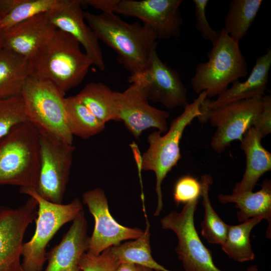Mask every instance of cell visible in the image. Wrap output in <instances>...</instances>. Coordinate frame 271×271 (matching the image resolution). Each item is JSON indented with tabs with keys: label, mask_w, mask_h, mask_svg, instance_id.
<instances>
[{
	"label": "cell",
	"mask_w": 271,
	"mask_h": 271,
	"mask_svg": "<svg viewBox=\"0 0 271 271\" xmlns=\"http://www.w3.org/2000/svg\"><path fill=\"white\" fill-rule=\"evenodd\" d=\"M84 17L98 39L116 53L119 62L130 73L128 80L144 71L157 47L158 38L151 29L137 22L127 23L115 13L85 12Z\"/></svg>",
	"instance_id": "1"
},
{
	"label": "cell",
	"mask_w": 271,
	"mask_h": 271,
	"mask_svg": "<svg viewBox=\"0 0 271 271\" xmlns=\"http://www.w3.org/2000/svg\"><path fill=\"white\" fill-rule=\"evenodd\" d=\"M92 65L80 44L57 29L29 59V77L51 83L64 95L81 83Z\"/></svg>",
	"instance_id": "2"
},
{
	"label": "cell",
	"mask_w": 271,
	"mask_h": 271,
	"mask_svg": "<svg viewBox=\"0 0 271 271\" xmlns=\"http://www.w3.org/2000/svg\"><path fill=\"white\" fill-rule=\"evenodd\" d=\"M40 167L39 132L29 121L0 139V186L36 189Z\"/></svg>",
	"instance_id": "3"
},
{
	"label": "cell",
	"mask_w": 271,
	"mask_h": 271,
	"mask_svg": "<svg viewBox=\"0 0 271 271\" xmlns=\"http://www.w3.org/2000/svg\"><path fill=\"white\" fill-rule=\"evenodd\" d=\"M206 98V92H202L184 107L182 113L172 120L165 134L157 130L148 137L149 148L141 157L138 167L140 171H151L155 174L157 205L154 216H159L163 209L162 183L181 158L180 144L184 130L201 115L200 105Z\"/></svg>",
	"instance_id": "4"
},
{
	"label": "cell",
	"mask_w": 271,
	"mask_h": 271,
	"mask_svg": "<svg viewBox=\"0 0 271 271\" xmlns=\"http://www.w3.org/2000/svg\"><path fill=\"white\" fill-rule=\"evenodd\" d=\"M208 60L195 68L191 84L194 91L207 93V98L217 96L228 85L245 77L247 64L239 42L231 38L223 28L217 40L207 53Z\"/></svg>",
	"instance_id": "5"
},
{
	"label": "cell",
	"mask_w": 271,
	"mask_h": 271,
	"mask_svg": "<svg viewBox=\"0 0 271 271\" xmlns=\"http://www.w3.org/2000/svg\"><path fill=\"white\" fill-rule=\"evenodd\" d=\"M20 192L33 197L38 203L36 229L31 239L24 243L22 267L25 271H42L47 260L48 243L62 226L83 210V206L77 198L67 204L50 202L40 196L35 189H20Z\"/></svg>",
	"instance_id": "6"
},
{
	"label": "cell",
	"mask_w": 271,
	"mask_h": 271,
	"mask_svg": "<svg viewBox=\"0 0 271 271\" xmlns=\"http://www.w3.org/2000/svg\"><path fill=\"white\" fill-rule=\"evenodd\" d=\"M51 83L28 78L22 91L28 120L39 130L72 144L67 124L65 97Z\"/></svg>",
	"instance_id": "7"
},
{
	"label": "cell",
	"mask_w": 271,
	"mask_h": 271,
	"mask_svg": "<svg viewBox=\"0 0 271 271\" xmlns=\"http://www.w3.org/2000/svg\"><path fill=\"white\" fill-rule=\"evenodd\" d=\"M40 167L37 194L50 202L61 204L69 181L75 147L39 130Z\"/></svg>",
	"instance_id": "8"
},
{
	"label": "cell",
	"mask_w": 271,
	"mask_h": 271,
	"mask_svg": "<svg viewBox=\"0 0 271 271\" xmlns=\"http://www.w3.org/2000/svg\"><path fill=\"white\" fill-rule=\"evenodd\" d=\"M263 96L230 102L210 110L197 118L201 123L209 121L216 128L210 142L215 153L223 152L233 141H241L262 110Z\"/></svg>",
	"instance_id": "9"
},
{
	"label": "cell",
	"mask_w": 271,
	"mask_h": 271,
	"mask_svg": "<svg viewBox=\"0 0 271 271\" xmlns=\"http://www.w3.org/2000/svg\"><path fill=\"white\" fill-rule=\"evenodd\" d=\"M198 199L190 201L178 212L173 211L160 221L162 228L173 231L178 243L175 248L185 271H222L213 262L210 250L195 228L194 214Z\"/></svg>",
	"instance_id": "10"
},
{
	"label": "cell",
	"mask_w": 271,
	"mask_h": 271,
	"mask_svg": "<svg viewBox=\"0 0 271 271\" xmlns=\"http://www.w3.org/2000/svg\"><path fill=\"white\" fill-rule=\"evenodd\" d=\"M38 203L30 196L22 205L0 206V271H22L21 257L28 226L37 216Z\"/></svg>",
	"instance_id": "11"
},
{
	"label": "cell",
	"mask_w": 271,
	"mask_h": 271,
	"mask_svg": "<svg viewBox=\"0 0 271 271\" xmlns=\"http://www.w3.org/2000/svg\"><path fill=\"white\" fill-rule=\"evenodd\" d=\"M82 201L87 206L95 221L88 253L98 255L122 241L135 239L142 235L144 231L142 229L123 226L113 218L109 210L107 197L102 189L96 188L85 192L82 196Z\"/></svg>",
	"instance_id": "12"
},
{
	"label": "cell",
	"mask_w": 271,
	"mask_h": 271,
	"mask_svg": "<svg viewBox=\"0 0 271 271\" xmlns=\"http://www.w3.org/2000/svg\"><path fill=\"white\" fill-rule=\"evenodd\" d=\"M128 81L139 83L149 100L160 103L167 108L185 107L189 103L187 90L179 73L161 60L157 48L153 51L144 71Z\"/></svg>",
	"instance_id": "13"
},
{
	"label": "cell",
	"mask_w": 271,
	"mask_h": 271,
	"mask_svg": "<svg viewBox=\"0 0 271 271\" xmlns=\"http://www.w3.org/2000/svg\"><path fill=\"white\" fill-rule=\"evenodd\" d=\"M182 3L181 0H119L115 13L140 19L158 39L169 40L181 35Z\"/></svg>",
	"instance_id": "14"
},
{
	"label": "cell",
	"mask_w": 271,
	"mask_h": 271,
	"mask_svg": "<svg viewBox=\"0 0 271 271\" xmlns=\"http://www.w3.org/2000/svg\"><path fill=\"white\" fill-rule=\"evenodd\" d=\"M117 97L120 121L137 140L147 129L155 128L162 133L168 130L169 113L151 105L139 83L133 82L123 92H117Z\"/></svg>",
	"instance_id": "15"
},
{
	"label": "cell",
	"mask_w": 271,
	"mask_h": 271,
	"mask_svg": "<svg viewBox=\"0 0 271 271\" xmlns=\"http://www.w3.org/2000/svg\"><path fill=\"white\" fill-rule=\"evenodd\" d=\"M82 6L80 0H69L63 7L46 14L57 29L71 35L84 48L93 65L104 71L105 66L99 39L85 23Z\"/></svg>",
	"instance_id": "16"
},
{
	"label": "cell",
	"mask_w": 271,
	"mask_h": 271,
	"mask_svg": "<svg viewBox=\"0 0 271 271\" xmlns=\"http://www.w3.org/2000/svg\"><path fill=\"white\" fill-rule=\"evenodd\" d=\"M89 239L82 210L73 220L60 243L46 252L48 264L44 271H81L80 261L88 249Z\"/></svg>",
	"instance_id": "17"
},
{
	"label": "cell",
	"mask_w": 271,
	"mask_h": 271,
	"mask_svg": "<svg viewBox=\"0 0 271 271\" xmlns=\"http://www.w3.org/2000/svg\"><path fill=\"white\" fill-rule=\"evenodd\" d=\"M57 29L46 13L38 15L3 33L1 35V48L28 61L52 37Z\"/></svg>",
	"instance_id": "18"
},
{
	"label": "cell",
	"mask_w": 271,
	"mask_h": 271,
	"mask_svg": "<svg viewBox=\"0 0 271 271\" xmlns=\"http://www.w3.org/2000/svg\"><path fill=\"white\" fill-rule=\"evenodd\" d=\"M270 67L271 49L268 47L265 53L256 58L255 64L244 81L236 80L231 87L220 93L216 99L206 98L201 103V114L230 102L264 96Z\"/></svg>",
	"instance_id": "19"
},
{
	"label": "cell",
	"mask_w": 271,
	"mask_h": 271,
	"mask_svg": "<svg viewBox=\"0 0 271 271\" xmlns=\"http://www.w3.org/2000/svg\"><path fill=\"white\" fill-rule=\"evenodd\" d=\"M262 139L251 127L240 141V148L246 157V167L241 180L232 189L233 194L252 191L259 178L271 170V153L262 146Z\"/></svg>",
	"instance_id": "20"
},
{
	"label": "cell",
	"mask_w": 271,
	"mask_h": 271,
	"mask_svg": "<svg viewBox=\"0 0 271 271\" xmlns=\"http://www.w3.org/2000/svg\"><path fill=\"white\" fill-rule=\"evenodd\" d=\"M219 201L222 204L234 203L238 209L237 218L242 222L249 219L261 217L267 220L268 226L266 237L271 236V181L265 179L261 185V188L257 192L252 191L239 194H220Z\"/></svg>",
	"instance_id": "21"
},
{
	"label": "cell",
	"mask_w": 271,
	"mask_h": 271,
	"mask_svg": "<svg viewBox=\"0 0 271 271\" xmlns=\"http://www.w3.org/2000/svg\"><path fill=\"white\" fill-rule=\"evenodd\" d=\"M76 96L103 122L120 121L117 91L112 90L103 83L91 82Z\"/></svg>",
	"instance_id": "22"
},
{
	"label": "cell",
	"mask_w": 271,
	"mask_h": 271,
	"mask_svg": "<svg viewBox=\"0 0 271 271\" xmlns=\"http://www.w3.org/2000/svg\"><path fill=\"white\" fill-rule=\"evenodd\" d=\"M28 78V61L14 52L0 49V98L21 96Z\"/></svg>",
	"instance_id": "23"
},
{
	"label": "cell",
	"mask_w": 271,
	"mask_h": 271,
	"mask_svg": "<svg viewBox=\"0 0 271 271\" xmlns=\"http://www.w3.org/2000/svg\"><path fill=\"white\" fill-rule=\"evenodd\" d=\"M146 227L139 237L109 247L111 253L119 262H129L156 271L169 270L158 263L153 257L150 244V223L146 219Z\"/></svg>",
	"instance_id": "24"
},
{
	"label": "cell",
	"mask_w": 271,
	"mask_h": 271,
	"mask_svg": "<svg viewBox=\"0 0 271 271\" xmlns=\"http://www.w3.org/2000/svg\"><path fill=\"white\" fill-rule=\"evenodd\" d=\"M65 104L67 126L73 136L87 140L104 129L105 123L95 116L76 95L65 97Z\"/></svg>",
	"instance_id": "25"
},
{
	"label": "cell",
	"mask_w": 271,
	"mask_h": 271,
	"mask_svg": "<svg viewBox=\"0 0 271 271\" xmlns=\"http://www.w3.org/2000/svg\"><path fill=\"white\" fill-rule=\"evenodd\" d=\"M263 219L261 217H256L242 222L240 224L228 225L225 240L221 246L229 258L239 262L254 259L250 234L254 227Z\"/></svg>",
	"instance_id": "26"
},
{
	"label": "cell",
	"mask_w": 271,
	"mask_h": 271,
	"mask_svg": "<svg viewBox=\"0 0 271 271\" xmlns=\"http://www.w3.org/2000/svg\"><path fill=\"white\" fill-rule=\"evenodd\" d=\"M262 0H232L229 5L223 29L239 42L244 38L254 22L261 6Z\"/></svg>",
	"instance_id": "27"
},
{
	"label": "cell",
	"mask_w": 271,
	"mask_h": 271,
	"mask_svg": "<svg viewBox=\"0 0 271 271\" xmlns=\"http://www.w3.org/2000/svg\"><path fill=\"white\" fill-rule=\"evenodd\" d=\"M200 182L204 210V218L201 224V234L208 242L221 245L225 240L228 225L219 216L211 203L209 191L213 183L212 177L209 174H205L201 176Z\"/></svg>",
	"instance_id": "28"
},
{
	"label": "cell",
	"mask_w": 271,
	"mask_h": 271,
	"mask_svg": "<svg viewBox=\"0 0 271 271\" xmlns=\"http://www.w3.org/2000/svg\"><path fill=\"white\" fill-rule=\"evenodd\" d=\"M69 0H24L10 13L0 19V36L16 25L38 15L65 6Z\"/></svg>",
	"instance_id": "29"
},
{
	"label": "cell",
	"mask_w": 271,
	"mask_h": 271,
	"mask_svg": "<svg viewBox=\"0 0 271 271\" xmlns=\"http://www.w3.org/2000/svg\"><path fill=\"white\" fill-rule=\"evenodd\" d=\"M28 121L21 96L0 98V139L17 124Z\"/></svg>",
	"instance_id": "30"
},
{
	"label": "cell",
	"mask_w": 271,
	"mask_h": 271,
	"mask_svg": "<svg viewBox=\"0 0 271 271\" xmlns=\"http://www.w3.org/2000/svg\"><path fill=\"white\" fill-rule=\"evenodd\" d=\"M119 263L108 248L97 255L85 252L79 265L81 271H115Z\"/></svg>",
	"instance_id": "31"
},
{
	"label": "cell",
	"mask_w": 271,
	"mask_h": 271,
	"mask_svg": "<svg viewBox=\"0 0 271 271\" xmlns=\"http://www.w3.org/2000/svg\"><path fill=\"white\" fill-rule=\"evenodd\" d=\"M202 186L194 177L187 175L180 177L176 182L173 192V199L179 205L198 199L201 196Z\"/></svg>",
	"instance_id": "32"
},
{
	"label": "cell",
	"mask_w": 271,
	"mask_h": 271,
	"mask_svg": "<svg viewBox=\"0 0 271 271\" xmlns=\"http://www.w3.org/2000/svg\"><path fill=\"white\" fill-rule=\"evenodd\" d=\"M195 8V28L206 40L214 44L218 39L221 30H213L210 26L206 15L208 0H193Z\"/></svg>",
	"instance_id": "33"
},
{
	"label": "cell",
	"mask_w": 271,
	"mask_h": 271,
	"mask_svg": "<svg viewBox=\"0 0 271 271\" xmlns=\"http://www.w3.org/2000/svg\"><path fill=\"white\" fill-rule=\"evenodd\" d=\"M263 106L254 119L253 125L263 139L271 132V96L265 95Z\"/></svg>",
	"instance_id": "34"
},
{
	"label": "cell",
	"mask_w": 271,
	"mask_h": 271,
	"mask_svg": "<svg viewBox=\"0 0 271 271\" xmlns=\"http://www.w3.org/2000/svg\"><path fill=\"white\" fill-rule=\"evenodd\" d=\"M119 0H83L80 1L83 5L91 6L101 10L103 13H115Z\"/></svg>",
	"instance_id": "35"
},
{
	"label": "cell",
	"mask_w": 271,
	"mask_h": 271,
	"mask_svg": "<svg viewBox=\"0 0 271 271\" xmlns=\"http://www.w3.org/2000/svg\"><path fill=\"white\" fill-rule=\"evenodd\" d=\"M24 0H0V19L10 13Z\"/></svg>",
	"instance_id": "36"
},
{
	"label": "cell",
	"mask_w": 271,
	"mask_h": 271,
	"mask_svg": "<svg viewBox=\"0 0 271 271\" xmlns=\"http://www.w3.org/2000/svg\"><path fill=\"white\" fill-rule=\"evenodd\" d=\"M115 271H143V266L129 262H120Z\"/></svg>",
	"instance_id": "37"
},
{
	"label": "cell",
	"mask_w": 271,
	"mask_h": 271,
	"mask_svg": "<svg viewBox=\"0 0 271 271\" xmlns=\"http://www.w3.org/2000/svg\"><path fill=\"white\" fill-rule=\"evenodd\" d=\"M246 271H259L257 267L255 265H252L249 266L247 269Z\"/></svg>",
	"instance_id": "38"
},
{
	"label": "cell",
	"mask_w": 271,
	"mask_h": 271,
	"mask_svg": "<svg viewBox=\"0 0 271 271\" xmlns=\"http://www.w3.org/2000/svg\"><path fill=\"white\" fill-rule=\"evenodd\" d=\"M143 271H153V270L150 268L143 266Z\"/></svg>",
	"instance_id": "39"
},
{
	"label": "cell",
	"mask_w": 271,
	"mask_h": 271,
	"mask_svg": "<svg viewBox=\"0 0 271 271\" xmlns=\"http://www.w3.org/2000/svg\"><path fill=\"white\" fill-rule=\"evenodd\" d=\"M0 49H2V48H1V36H0Z\"/></svg>",
	"instance_id": "40"
},
{
	"label": "cell",
	"mask_w": 271,
	"mask_h": 271,
	"mask_svg": "<svg viewBox=\"0 0 271 271\" xmlns=\"http://www.w3.org/2000/svg\"><path fill=\"white\" fill-rule=\"evenodd\" d=\"M22 271H25V270L23 269V270H22Z\"/></svg>",
	"instance_id": "41"
}]
</instances>
